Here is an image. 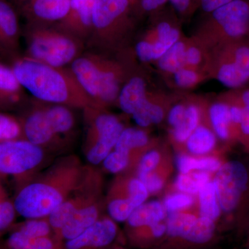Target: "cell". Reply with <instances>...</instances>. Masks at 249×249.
Masks as SVG:
<instances>
[{
    "label": "cell",
    "instance_id": "1",
    "mask_svg": "<svg viewBox=\"0 0 249 249\" xmlns=\"http://www.w3.org/2000/svg\"><path fill=\"white\" fill-rule=\"evenodd\" d=\"M89 168L76 156L59 160L21 188L14 202L16 212L28 219L48 217L79 188Z\"/></svg>",
    "mask_w": 249,
    "mask_h": 249
},
{
    "label": "cell",
    "instance_id": "2",
    "mask_svg": "<svg viewBox=\"0 0 249 249\" xmlns=\"http://www.w3.org/2000/svg\"><path fill=\"white\" fill-rule=\"evenodd\" d=\"M23 88L37 99L77 107H96L71 73L33 59H18L12 67Z\"/></svg>",
    "mask_w": 249,
    "mask_h": 249
},
{
    "label": "cell",
    "instance_id": "3",
    "mask_svg": "<svg viewBox=\"0 0 249 249\" xmlns=\"http://www.w3.org/2000/svg\"><path fill=\"white\" fill-rule=\"evenodd\" d=\"M224 219L222 229L240 237L249 236V165L224 161L213 178Z\"/></svg>",
    "mask_w": 249,
    "mask_h": 249
},
{
    "label": "cell",
    "instance_id": "4",
    "mask_svg": "<svg viewBox=\"0 0 249 249\" xmlns=\"http://www.w3.org/2000/svg\"><path fill=\"white\" fill-rule=\"evenodd\" d=\"M71 73L95 104H107L118 98L119 77L110 66L93 58L81 57L72 62Z\"/></svg>",
    "mask_w": 249,
    "mask_h": 249
},
{
    "label": "cell",
    "instance_id": "5",
    "mask_svg": "<svg viewBox=\"0 0 249 249\" xmlns=\"http://www.w3.org/2000/svg\"><path fill=\"white\" fill-rule=\"evenodd\" d=\"M77 51L76 44L68 36L38 30L31 34L27 57L48 66L61 68L75 60Z\"/></svg>",
    "mask_w": 249,
    "mask_h": 249
},
{
    "label": "cell",
    "instance_id": "6",
    "mask_svg": "<svg viewBox=\"0 0 249 249\" xmlns=\"http://www.w3.org/2000/svg\"><path fill=\"white\" fill-rule=\"evenodd\" d=\"M85 144V155L91 165L103 163L115 147L124 127L116 116L92 113Z\"/></svg>",
    "mask_w": 249,
    "mask_h": 249
},
{
    "label": "cell",
    "instance_id": "7",
    "mask_svg": "<svg viewBox=\"0 0 249 249\" xmlns=\"http://www.w3.org/2000/svg\"><path fill=\"white\" fill-rule=\"evenodd\" d=\"M43 147L25 139L0 142V174L19 177L38 169L45 160Z\"/></svg>",
    "mask_w": 249,
    "mask_h": 249
},
{
    "label": "cell",
    "instance_id": "8",
    "mask_svg": "<svg viewBox=\"0 0 249 249\" xmlns=\"http://www.w3.org/2000/svg\"><path fill=\"white\" fill-rule=\"evenodd\" d=\"M103 180L99 172L90 167L84 181L70 197L48 217L55 236L77 211L102 198Z\"/></svg>",
    "mask_w": 249,
    "mask_h": 249
},
{
    "label": "cell",
    "instance_id": "9",
    "mask_svg": "<svg viewBox=\"0 0 249 249\" xmlns=\"http://www.w3.org/2000/svg\"><path fill=\"white\" fill-rule=\"evenodd\" d=\"M203 29L219 31L231 37H242L249 30V0H234L210 13Z\"/></svg>",
    "mask_w": 249,
    "mask_h": 249
},
{
    "label": "cell",
    "instance_id": "10",
    "mask_svg": "<svg viewBox=\"0 0 249 249\" xmlns=\"http://www.w3.org/2000/svg\"><path fill=\"white\" fill-rule=\"evenodd\" d=\"M217 223L198 215L196 221L178 237L165 240L152 249H202L214 245L220 238Z\"/></svg>",
    "mask_w": 249,
    "mask_h": 249
},
{
    "label": "cell",
    "instance_id": "11",
    "mask_svg": "<svg viewBox=\"0 0 249 249\" xmlns=\"http://www.w3.org/2000/svg\"><path fill=\"white\" fill-rule=\"evenodd\" d=\"M119 227L109 216H102L83 233L66 241L64 249H109L119 238Z\"/></svg>",
    "mask_w": 249,
    "mask_h": 249
},
{
    "label": "cell",
    "instance_id": "12",
    "mask_svg": "<svg viewBox=\"0 0 249 249\" xmlns=\"http://www.w3.org/2000/svg\"><path fill=\"white\" fill-rule=\"evenodd\" d=\"M180 36L179 29L171 21L160 20L150 33L151 38L140 41L136 46L137 56L145 62L158 60L179 40Z\"/></svg>",
    "mask_w": 249,
    "mask_h": 249
},
{
    "label": "cell",
    "instance_id": "13",
    "mask_svg": "<svg viewBox=\"0 0 249 249\" xmlns=\"http://www.w3.org/2000/svg\"><path fill=\"white\" fill-rule=\"evenodd\" d=\"M136 0H95L92 25L99 32L110 31L127 22L129 13Z\"/></svg>",
    "mask_w": 249,
    "mask_h": 249
},
{
    "label": "cell",
    "instance_id": "14",
    "mask_svg": "<svg viewBox=\"0 0 249 249\" xmlns=\"http://www.w3.org/2000/svg\"><path fill=\"white\" fill-rule=\"evenodd\" d=\"M16 11H20L31 20L52 22L66 17L71 0H13Z\"/></svg>",
    "mask_w": 249,
    "mask_h": 249
},
{
    "label": "cell",
    "instance_id": "15",
    "mask_svg": "<svg viewBox=\"0 0 249 249\" xmlns=\"http://www.w3.org/2000/svg\"><path fill=\"white\" fill-rule=\"evenodd\" d=\"M106 202L103 198L90 203L77 211L55 236L59 240H71L83 233L88 228L102 217Z\"/></svg>",
    "mask_w": 249,
    "mask_h": 249
},
{
    "label": "cell",
    "instance_id": "16",
    "mask_svg": "<svg viewBox=\"0 0 249 249\" xmlns=\"http://www.w3.org/2000/svg\"><path fill=\"white\" fill-rule=\"evenodd\" d=\"M217 79L229 88L242 86L249 79V47L236 50L233 61L223 64L218 69Z\"/></svg>",
    "mask_w": 249,
    "mask_h": 249
},
{
    "label": "cell",
    "instance_id": "17",
    "mask_svg": "<svg viewBox=\"0 0 249 249\" xmlns=\"http://www.w3.org/2000/svg\"><path fill=\"white\" fill-rule=\"evenodd\" d=\"M19 35L18 12L7 0H0V50L14 52Z\"/></svg>",
    "mask_w": 249,
    "mask_h": 249
},
{
    "label": "cell",
    "instance_id": "18",
    "mask_svg": "<svg viewBox=\"0 0 249 249\" xmlns=\"http://www.w3.org/2000/svg\"><path fill=\"white\" fill-rule=\"evenodd\" d=\"M22 129L24 139L42 147L56 137L46 116L45 109L33 111L23 123Z\"/></svg>",
    "mask_w": 249,
    "mask_h": 249
},
{
    "label": "cell",
    "instance_id": "19",
    "mask_svg": "<svg viewBox=\"0 0 249 249\" xmlns=\"http://www.w3.org/2000/svg\"><path fill=\"white\" fill-rule=\"evenodd\" d=\"M95 0H71L70 11L60 22L62 27L73 32H88L92 25Z\"/></svg>",
    "mask_w": 249,
    "mask_h": 249
},
{
    "label": "cell",
    "instance_id": "20",
    "mask_svg": "<svg viewBox=\"0 0 249 249\" xmlns=\"http://www.w3.org/2000/svg\"><path fill=\"white\" fill-rule=\"evenodd\" d=\"M168 213L163 201L152 200L145 201L134 209L126 221V231L152 225L166 219Z\"/></svg>",
    "mask_w": 249,
    "mask_h": 249
},
{
    "label": "cell",
    "instance_id": "21",
    "mask_svg": "<svg viewBox=\"0 0 249 249\" xmlns=\"http://www.w3.org/2000/svg\"><path fill=\"white\" fill-rule=\"evenodd\" d=\"M166 219L152 225L126 231V240L136 248L152 249L160 245L166 234Z\"/></svg>",
    "mask_w": 249,
    "mask_h": 249
},
{
    "label": "cell",
    "instance_id": "22",
    "mask_svg": "<svg viewBox=\"0 0 249 249\" xmlns=\"http://www.w3.org/2000/svg\"><path fill=\"white\" fill-rule=\"evenodd\" d=\"M22 89L12 67L0 63V110L19 105L22 101Z\"/></svg>",
    "mask_w": 249,
    "mask_h": 249
},
{
    "label": "cell",
    "instance_id": "23",
    "mask_svg": "<svg viewBox=\"0 0 249 249\" xmlns=\"http://www.w3.org/2000/svg\"><path fill=\"white\" fill-rule=\"evenodd\" d=\"M146 83L139 76L133 77L120 90L119 107L125 114L132 115L147 99Z\"/></svg>",
    "mask_w": 249,
    "mask_h": 249
},
{
    "label": "cell",
    "instance_id": "24",
    "mask_svg": "<svg viewBox=\"0 0 249 249\" xmlns=\"http://www.w3.org/2000/svg\"><path fill=\"white\" fill-rule=\"evenodd\" d=\"M150 148V138L143 129L127 127L123 130L114 150L129 153L137 165L142 154Z\"/></svg>",
    "mask_w": 249,
    "mask_h": 249
},
{
    "label": "cell",
    "instance_id": "25",
    "mask_svg": "<svg viewBox=\"0 0 249 249\" xmlns=\"http://www.w3.org/2000/svg\"><path fill=\"white\" fill-rule=\"evenodd\" d=\"M224 162L216 156H195L186 152L178 154L176 160L177 168L179 173L202 171L214 175Z\"/></svg>",
    "mask_w": 249,
    "mask_h": 249
},
{
    "label": "cell",
    "instance_id": "26",
    "mask_svg": "<svg viewBox=\"0 0 249 249\" xmlns=\"http://www.w3.org/2000/svg\"><path fill=\"white\" fill-rule=\"evenodd\" d=\"M217 138L211 127L200 124L185 142L186 153L195 156L209 155L215 148Z\"/></svg>",
    "mask_w": 249,
    "mask_h": 249
},
{
    "label": "cell",
    "instance_id": "27",
    "mask_svg": "<svg viewBox=\"0 0 249 249\" xmlns=\"http://www.w3.org/2000/svg\"><path fill=\"white\" fill-rule=\"evenodd\" d=\"M196 196L198 214L217 223L219 228V221L222 216V210L213 179L203 186Z\"/></svg>",
    "mask_w": 249,
    "mask_h": 249
},
{
    "label": "cell",
    "instance_id": "28",
    "mask_svg": "<svg viewBox=\"0 0 249 249\" xmlns=\"http://www.w3.org/2000/svg\"><path fill=\"white\" fill-rule=\"evenodd\" d=\"M8 245L11 249H64L61 241L52 236L31 237L16 230L8 238Z\"/></svg>",
    "mask_w": 249,
    "mask_h": 249
},
{
    "label": "cell",
    "instance_id": "29",
    "mask_svg": "<svg viewBox=\"0 0 249 249\" xmlns=\"http://www.w3.org/2000/svg\"><path fill=\"white\" fill-rule=\"evenodd\" d=\"M210 125L217 138L222 141L230 139L231 121L230 106L224 103H213L209 108Z\"/></svg>",
    "mask_w": 249,
    "mask_h": 249
},
{
    "label": "cell",
    "instance_id": "30",
    "mask_svg": "<svg viewBox=\"0 0 249 249\" xmlns=\"http://www.w3.org/2000/svg\"><path fill=\"white\" fill-rule=\"evenodd\" d=\"M213 174L202 171L178 173L174 183L173 191L196 196L203 186L213 179Z\"/></svg>",
    "mask_w": 249,
    "mask_h": 249
},
{
    "label": "cell",
    "instance_id": "31",
    "mask_svg": "<svg viewBox=\"0 0 249 249\" xmlns=\"http://www.w3.org/2000/svg\"><path fill=\"white\" fill-rule=\"evenodd\" d=\"M201 110L197 106H187L186 114L181 122L172 129V137L177 144L184 145L185 142L195 129L201 124Z\"/></svg>",
    "mask_w": 249,
    "mask_h": 249
},
{
    "label": "cell",
    "instance_id": "32",
    "mask_svg": "<svg viewBox=\"0 0 249 249\" xmlns=\"http://www.w3.org/2000/svg\"><path fill=\"white\" fill-rule=\"evenodd\" d=\"M45 111L55 135L66 134L73 128L74 117L67 106L55 105Z\"/></svg>",
    "mask_w": 249,
    "mask_h": 249
},
{
    "label": "cell",
    "instance_id": "33",
    "mask_svg": "<svg viewBox=\"0 0 249 249\" xmlns=\"http://www.w3.org/2000/svg\"><path fill=\"white\" fill-rule=\"evenodd\" d=\"M186 48L187 45L184 42L180 40L178 41L157 60L160 70L173 74L178 70L186 67Z\"/></svg>",
    "mask_w": 249,
    "mask_h": 249
},
{
    "label": "cell",
    "instance_id": "34",
    "mask_svg": "<svg viewBox=\"0 0 249 249\" xmlns=\"http://www.w3.org/2000/svg\"><path fill=\"white\" fill-rule=\"evenodd\" d=\"M134 122L141 127L160 124L165 117L163 108L147 98L145 103L132 114Z\"/></svg>",
    "mask_w": 249,
    "mask_h": 249
},
{
    "label": "cell",
    "instance_id": "35",
    "mask_svg": "<svg viewBox=\"0 0 249 249\" xmlns=\"http://www.w3.org/2000/svg\"><path fill=\"white\" fill-rule=\"evenodd\" d=\"M173 164L171 159L151 173L138 178L146 187L149 194L156 195L163 190L167 179L173 172Z\"/></svg>",
    "mask_w": 249,
    "mask_h": 249
},
{
    "label": "cell",
    "instance_id": "36",
    "mask_svg": "<svg viewBox=\"0 0 249 249\" xmlns=\"http://www.w3.org/2000/svg\"><path fill=\"white\" fill-rule=\"evenodd\" d=\"M169 160V156L161 150L150 148L144 152L140 157L132 173H134L137 178H139L157 169Z\"/></svg>",
    "mask_w": 249,
    "mask_h": 249
},
{
    "label": "cell",
    "instance_id": "37",
    "mask_svg": "<svg viewBox=\"0 0 249 249\" xmlns=\"http://www.w3.org/2000/svg\"><path fill=\"white\" fill-rule=\"evenodd\" d=\"M102 164L106 171L120 175L127 172L133 173L136 166L133 158L129 153L116 150H113L108 155Z\"/></svg>",
    "mask_w": 249,
    "mask_h": 249
},
{
    "label": "cell",
    "instance_id": "38",
    "mask_svg": "<svg viewBox=\"0 0 249 249\" xmlns=\"http://www.w3.org/2000/svg\"><path fill=\"white\" fill-rule=\"evenodd\" d=\"M163 201L168 214L188 211L196 204V196L178 191H171Z\"/></svg>",
    "mask_w": 249,
    "mask_h": 249
},
{
    "label": "cell",
    "instance_id": "39",
    "mask_svg": "<svg viewBox=\"0 0 249 249\" xmlns=\"http://www.w3.org/2000/svg\"><path fill=\"white\" fill-rule=\"evenodd\" d=\"M17 230L31 237H49L53 232L48 217L29 219L18 228Z\"/></svg>",
    "mask_w": 249,
    "mask_h": 249
},
{
    "label": "cell",
    "instance_id": "40",
    "mask_svg": "<svg viewBox=\"0 0 249 249\" xmlns=\"http://www.w3.org/2000/svg\"><path fill=\"white\" fill-rule=\"evenodd\" d=\"M24 137L22 124L13 116L0 112V142Z\"/></svg>",
    "mask_w": 249,
    "mask_h": 249
},
{
    "label": "cell",
    "instance_id": "41",
    "mask_svg": "<svg viewBox=\"0 0 249 249\" xmlns=\"http://www.w3.org/2000/svg\"><path fill=\"white\" fill-rule=\"evenodd\" d=\"M174 80L178 88L188 89L193 88L199 83L201 76L196 70L193 69L184 68L178 70L173 73Z\"/></svg>",
    "mask_w": 249,
    "mask_h": 249
},
{
    "label": "cell",
    "instance_id": "42",
    "mask_svg": "<svg viewBox=\"0 0 249 249\" xmlns=\"http://www.w3.org/2000/svg\"><path fill=\"white\" fill-rule=\"evenodd\" d=\"M16 213L14 203L0 194V232L4 231L11 225Z\"/></svg>",
    "mask_w": 249,
    "mask_h": 249
},
{
    "label": "cell",
    "instance_id": "43",
    "mask_svg": "<svg viewBox=\"0 0 249 249\" xmlns=\"http://www.w3.org/2000/svg\"><path fill=\"white\" fill-rule=\"evenodd\" d=\"M187 106L183 103H178L170 109L168 114V123L172 129L175 128L186 114Z\"/></svg>",
    "mask_w": 249,
    "mask_h": 249
},
{
    "label": "cell",
    "instance_id": "44",
    "mask_svg": "<svg viewBox=\"0 0 249 249\" xmlns=\"http://www.w3.org/2000/svg\"><path fill=\"white\" fill-rule=\"evenodd\" d=\"M173 9L181 16L191 14L196 4L199 5V0H168Z\"/></svg>",
    "mask_w": 249,
    "mask_h": 249
},
{
    "label": "cell",
    "instance_id": "45",
    "mask_svg": "<svg viewBox=\"0 0 249 249\" xmlns=\"http://www.w3.org/2000/svg\"><path fill=\"white\" fill-rule=\"evenodd\" d=\"M201 51L196 46L187 47L186 52V64L188 68L193 69L199 66L202 61Z\"/></svg>",
    "mask_w": 249,
    "mask_h": 249
},
{
    "label": "cell",
    "instance_id": "46",
    "mask_svg": "<svg viewBox=\"0 0 249 249\" xmlns=\"http://www.w3.org/2000/svg\"><path fill=\"white\" fill-rule=\"evenodd\" d=\"M234 0H199V6L205 13L210 14L224 5Z\"/></svg>",
    "mask_w": 249,
    "mask_h": 249
},
{
    "label": "cell",
    "instance_id": "47",
    "mask_svg": "<svg viewBox=\"0 0 249 249\" xmlns=\"http://www.w3.org/2000/svg\"><path fill=\"white\" fill-rule=\"evenodd\" d=\"M168 0H140L142 10L146 12H155L161 9Z\"/></svg>",
    "mask_w": 249,
    "mask_h": 249
},
{
    "label": "cell",
    "instance_id": "48",
    "mask_svg": "<svg viewBox=\"0 0 249 249\" xmlns=\"http://www.w3.org/2000/svg\"><path fill=\"white\" fill-rule=\"evenodd\" d=\"M243 116V107L239 106H231L230 116L231 124L240 126Z\"/></svg>",
    "mask_w": 249,
    "mask_h": 249
},
{
    "label": "cell",
    "instance_id": "49",
    "mask_svg": "<svg viewBox=\"0 0 249 249\" xmlns=\"http://www.w3.org/2000/svg\"><path fill=\"white\" fill-rule=\"evenodd\" d=\"M241 132L245 137H249V107H243V116L240 124Z\"/></svg>",
    "mask_w": 249,
    "mask_h": 249
},
{
    "label": "cell",
    "instance_id": "50",
    "mask_svg": "<svg viewBox=\"0 0 249 249\" xmlns=\"http://www.w3.org/2000/svg\"><path fill=\"white\" fill-rule=\"evenodd\" d=\"M242 100L244 104L243 107H249V89L244 91L242 96Z\"/></svg>",
    "mask_w": 249,
    "mask_h": 249
},
{
    "label": "cell",
    "instance_id": "51",
    "mask_svg": "<svg viewBox=\"0 0 249 249\" xmlns=\"http://www.w3.org/2000/svg\"><path fill=\"white\" fill-rule=\"evenodd\" d=\"M109 249H126L124 248V247H122L121 245H114V247H111V248Z\"/></svg>",
    "mask_w": 249,
    "mask_h": 249
},
{
    "label": "cell",
    "instance_id": "52",
    "mask_svg": "<svg viewBox=\"0 0 249 249\" xmlns=\"http://www.w3.org/2000/svg\"><path fill=\"white\" fill-rule=\"evenodd\" d=\"M246 249H249V236L248 238H247V247H246Z\"/></svg>",
    "mask_w": 249,
    "mask_h": 249
},
{
    "label": "cell",
    "instance_id": "53",
    "mask_svg": "<svg viewBox=\"0 0 249 249\" xmlns=\"http://www.w3.org/2000/svg\"><path fill=\"white\" fill-rule=\"evenodd\" d=\"M238 249L237 248H232V249Z\"/></svg>",
    "mask_w": 249,
    "mask_h": 249
}]
</instances>
